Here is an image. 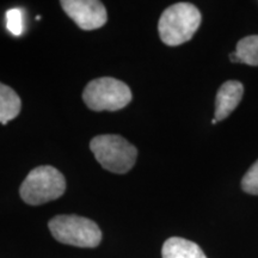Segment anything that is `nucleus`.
Listing matches in <instances>:
<instances>
[{"label":"nucleus","instance_id":"4","mask_svg":"<svg viewBox=\"0 0 258 258\" xmlns=\"http://www.w3.org/2000/svg\"><path fill=\"white\" fill-rule=\"evenodd\" d=\"M50 233L60 243L78 247H96L102 231L95 221L79 215H56L48 222Z\"/></svg>","mask_w":258,"mask_h":258},{"label":"nucleus","instance_id":"10","mask_svg":"<svg viewBox=\"0 0 258 258\" xmlns=\"http://www.w3.org/2000/svg\"><path fill=\"white\" fill-rule=\"evenodd\" d=\"M241 63L258 66V35L241 38L235 49Z\"/></svg>","mask_w":258,"mask_h":258},{"label":"nucleus","instance_id":"11","mask_svg":"<svg viewBox=\"0 0 258 258\" xmlns=\"http://www.w3.org/2000/svg\"><path fill=\"white\" fill-rule=\"evenodd\" d=\"M6 28L15 36H19L24 30L23 12L21 9H10L6 11Z\"/></svg>","mask_w":258,"mask_h":258},{"label":"nucleus","instance_id":"5","mask_svg":"<svg viewBox=\"0 0 258 258\" xmlns=\"http://www.w3.org/2000/svg\"><path fill=\"white\" fill-rule=\"evenodd\" d=\"M133 95L127 84L103 77L93 79L83 91V101L93 111L121 110L131 103Z\"/></svg>","mask_w":258,"mask_h":258},{"label":"nucleus","instance_id":"7","mask_svg":"<svg viewBox=\"0 0 258 258\" xmlns=\"http://www.w3.org/2000/svg\"><path fill=\"white\" fill-rule=\"evenodd\" d=\"M244 93V86L237 80H228L219 89L215 98V116L217 122L225 120L239 105Z\"/></svg>","mask_w":258,"mask_h":258},{"label":"nucleus","instance_id":"6","mask_svg":"<svg viewBox=\"0 0 258 258\" xmlns=\"http://www.w3.org/2000/svg\"><path fill=\"white\" fill-rule=\"evenodd\" d=\"M61 8L83 30H96L108 21L105 6L97 0H62Z\"/></svg>","mask_w":258,"mask_h":258},{"label":"nucleus","instance_id":"3","mask_svg":"<svg viewBox=\"0 0 258 258\" xmlns=\"http://www.w3.org/2000/svg\"><path fill=\"white\" fill-rule=\"evenodd\" d=\"M90 150L102 167L114 173L128 172L138 158L137 147L115 134L95 137L90 141Z\"/></svg>","mask_w":258,"mask_h":258},{"label":"nucleus","instance_id":"9","mask_svg":"<svg viewBox=\"0 0 258 258\" xmlns=\"http://www.w3.org/2000/svg\"><path fill=\"white\" fill-rule=\"evenodd\" d=\"M22 102L17 92L0 83V123L6 125L21 112Z\"/></svg>","mask_w":258,"mask_h":258},{"label":"nucleus","instance_id":"8","mask_svg":"<svg viewBox=\"0 0 258 258\" xmlns=\"http://www.w3.org/2000/svg\"><path fill=\"white\" fill-rule=\"evenodd\" d=\"M163 258H207L201 247L194 241L180 237H171L163 245Z\"/></svg>","mask_w":258,"mask_h":258},{"label":"nucleus","instance_id":"2","mask_svg":"<svg viewBox=\"0 0 258 258\" xmlns=\"http://www.w3.org/2000/svg\"><path fill=\"white\" fill-rule=\"evenodd\" d=\"M66 191V179L55 167L42 165L32 169L19 188L25 203L40 206L59 199Z\"/></svg>","mask_w":258,"mask_h":258},{"label":"nucleus","instance_id":"12","mask_svg":"<svg viewBox=\"0 0 258 258\" xmlns=\"http://www.w3.org/2000/svg\"><path fill=\"white\" fill-rule=\"evenodd\" d=\"M241 188L245 192L258 195V160L245 173L241 179Z\"/></svg>","mask_w":258,"mask_h":258},{"label":"nucleus","instance_id":"1","mask_svg":"<svg viewBox=\"0 0 258 258\" xmlns=\"http://www.w3.org/2000/svg\"><path fill=\"white\" fill-rule=\"evenodd\" d=\"M201 21V12L195 5L177 3L161 14L158 22L159 36L166 46H179L191 40Z\"/></svg>","mask_w":258,"mask_h":258},{"label":"nucleus","instance_id":"14","mask_svg":"<svg viewBox=\"0 0 258 258\" xmlns=\"http://www.w3.org/2000/svg\"><path fill=\"white\" fill-rule=\"evenodd\" d=\"M215 123H217V120H215V118H213V120H212V124H215Z\"/></svg>","mask_w":258,"mask_h":258},{"label":"nucleus","instance_id":"13","mask_svg":"<svg viewBox=\"0 0 258 258\" xmlns=\"http://www.w3.org/2000/svg\"><path fill=\"white\" fill-rule=\"evenodd\" d=\"M230 60L232 61V62H240L239 57H238L237 53H235V51H233V53L230 54Z\"/></svg>","mask_w":258,"mask_h":258}]
</instances>
